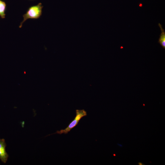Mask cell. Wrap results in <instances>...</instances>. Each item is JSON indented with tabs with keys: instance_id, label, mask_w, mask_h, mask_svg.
Masks as SVG:
<instances>
[{
	"instance_id": "obj_1",
	"label": "cell",
	"mask_w": 165,
	"mask_h": 165,
	"mask_svg": "<svg viewBox=\"0 0 165 165\" xmlns=\"http://www.w3.org/2000/svg\"><path fill=\"white\" fill-rule=\"evenodd\" d=\"M43 6L41 3L37 5L30 7L27 10L26 13L23 15V20L20 23L19 28H21L23 23L29 19H37L39 18L42 14Z\"/></svg>"
},
{
	"instance_id": "obj_2",
	"label": "cell",
	"mask_w": 165,
	"mask_h": 165,
	"mask_svg": "<svg viewBox=\"0 0 165 165\" xmlns=\"http://www.w3.org/2000/svg\"><path fill=\"white\" fill-rule=\"evenodd\" d=\"M87 115L86 112L84 109L76 110V116L74 119L69 123L67 127L64 129L57 130L56 133L52 134H67L71 130L75 127L78 123L82 118Z\"/></svg>"
},
{
	"instance_id": "obj_3",
	"label": "cell",
	"mask_w": 165,
	"mask_h": 165,
	"mask_svg": "<svg viewBox=\"0 0 165 165\" xmlns=\"http://www.w3.org/2000/svg\"><path fill=\"white\" fill-rule=\"evenodd\" d=\"M6 144L4 139H0V159L3 163H6L9 156L6 150Z\"/></svg>"
},
{
	"instance_id": "obj_4",
	"label": "cell",
	"mask_w": 165,
	"mask_h": 165,
	"mask_svg": "<svg viewBox=\"0 0 165 165\" xmlns=\"http://www.w3.org/2000/svg\"><path fill=\"white\" fill-rule=\"evenodd\" d=\"M158 26L160 28L161 33L158 42L164 49H165V32L164 29L163 28L162 25L160 23L158 24Z\"/></svg>"
},
{
	"instance_id": "obj_5",
	"label": "cell",
	"mask_w": 165,
	"mask_h": 165,
	"mask_svg": "<svg viewBox=\"0 0 165 165\" xmlns=\"http://www.w3.org/2000/svg\"><path fill=\"white\" fill-rule=\"evenodd\" d=\"M6 8V3L1 0H0V16L2 18L5 17V11Z\"/></svg>"
}]
</instances>
